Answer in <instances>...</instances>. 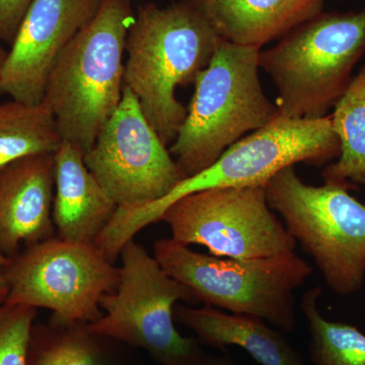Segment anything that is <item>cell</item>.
<instances>
[{"mask_svg":"<svg viewBox=\"0 0 365 365\" xmlns=\"http://www.w3.org/2000/svg\"><path fill=\"white\" fill-rule=\"evenodd\" d=\"M102 0H34L0 74V93L28 105L44 100L60 54L98 13Z\"/></svg>","mask_w":365,"mask_h":365,"instance_id":"obj_12","label":"cell"},{"mask_svg":"<svg viewBox=\"0 0 365 365\" xmlns=\"http://www.w3.org/2000/svg\"><path fill=\"white\" fill-rule=\"evenodd\" d=\"M175 317L211 347L237 346L261 365H307L284 334L256 317L227 314L212 307H175Z\"/></svg>","mask_w":365,"mask_h":365,"instance_id":"obj_16","label":"cell"},{"mask_svg":"<svg viewBox=\"0 0 365 365\" xmlns=\"http://www.w3.org/2000/svg\"><path fill=\"white\" fill-rule=\"evenodd\" d=\"M11 259L0 252V304H4L9 297V287L7 283L6 271Z\"/></svg>","mask_w":365,"mask_h":365,"instance_id":"obj_23","label":"cell"},{"mask_svg":"<svg viewBox=\"0 0 365 365\" xmlns=\"http://www.w3.org/2000/svg\"><path fill=\"white\" fill-rule=\"evenodd\" d=\"M2 42H0V74H1L2 68H4V62H6L7 51L2 47Z\"/></svg>","mask_w":365,"mask_h":365,"instance_id":"obj_25","label":"cell"},{"mask_svg":"<svg viewBox=\"0 0 365 365\" xmlns=\"http://www.w3.org/2000/svg\"><path fill=\"white\" fill-rule=\"evenodd\" d=\"M201 365H237L227 356H213L204 359Z\"/></svg>","mask_w":365,"mask_h":365,"instance_id":"obj_24","label":"cell"},{"mask_svg":"<svg viewBox=\"0 0 365 365\" xmlns=\"http://www.w3.org/2000/svg\"><path fill=\"white\" fill-rule=\"evenodd\" d=\"M321 287L302 295L300 309L309 332V354L316 365H365V335L356 327L331 322L319 309Z\"/></svg>","mask_w":365,"mask_h":365,"instance_id":"obj_19","label":"cell"},{"mask_svg":"<svg viewBox=\"0 0 365 365\" xmlns=\"http://www.w3.org/2000/svg\"><path fill=\"white\" fill-rule=\"evenodd\" d=\"M364 54L365 7L321 13L261 51L259 66L277 88V116L326 117L349 86L353 69Z\"/></svg>","mask_w":365,"mask_h":365,"instance_id":"obj_5","label":"cell"},{"mask_svg":"<svg viewBox=\"0 0 365 365\" xmlns=\"http://www.w3.org/2000/svg\"><path fill=\"white\" fill-rule=\"evenodd\" d=\"M134 19L130 0H102L48 78L43 102L51 109L62 139L85 153L121 102L125 47Z\"/></svg>","mask_w":365,"mask_h":365,"instance_id":"obj_3","label":"cell"},{"mask_svg":"<svg viewBox=\"0 0 365 365\" xmlns=\"http://www.w3.org/2000/svg\"><path fill=\"white\" fill-rule=\"evenodd\" d=\"M269 206L309 256L335 294H356L365 278V204L335 185L313 186L294 165L265 185Z\"/></svg>","mask_w":365,"mask_h":365,"instance_id":"obj_7","label":"cell"},{"mask_svg":"<svg viewBox=\"0 0 365 365\" xmlns=\"http://www.w3.org/2000/svg\"><path fill=\"white\" fill-rule=\"evenodd\" d=\"M37 313L32 307L0 304V365H28Z\"/></svg>","mask_w":365,"mask_h":365,"instance_id":"obj_21","label":"cell"},{"mask_svg":"<svg viewBox=\"0 0 365 365\" xmlns=\"http://www.w3.org/2000/svg\"><path fill=\"white\" fill-rule=\"evenodd\" d=\"M54 155L21 158L0 173V252L11 259L54 237Z\"/></svg>","mask_w":365,"mask_h":365,"instance_id":"obj_13","label":"cell"},{"mask_svg":"<svg viewBox=\"0 0 365 365\" xmlns=\"http://www.w3.org/2000/svg\"><path fill=\"white\" fill-rule=\"evenodd\" d=\"M340 155V143L330 115L319 119L273 121L232 144L213 165L185 178L162 199L140 205L118 207L96 245L112 260L144 227L160 222L170 206L184 197L211 189L265 186L281 170L297 163L323 167Z\"/></svg>","mask_w":365,"mask_h":365,"instance_id":"obj_1","label":"cell"},{"mask_svg":"<svg viewBox=\"0 0 365 365\" xmlns=\"http://www.w3.org/2000/svg\"><path fill=\"white\" fill-rule=\"evenodd\" d=\"M153 257L197 302L260 318L285 334L297 326L294 292L314 272L294 252L239 260L197 253L172 237L155 242Z\"/></svg>","mask_w":365,"mask_h":365,"instance_id":"obj_6","label":"cell"},{"mask_svg":"<svg viewBox=\"0 0 365 365\" xmlns=\"http://www.w3.org/2000/svg\"><path fill=\"white\" fill-rule=\"evenodd\" d=\"M260 52L222 40L199 72L186 119L169 148L184 179L207 169L247 132L277 116L259 78Z\"/></svg>","mask_w":365,"mask_h":365,"instance_id":"obj_4","label":"cell"},{"mask_svg":"<svg viewBox=\"0 0 365 365\" xmlns=\"http://www.w3.org/2000/svg\"><path fill=\"white\" fill-rule=\"evenodd\" d=\"M174 241L222 258L292 253L297 241L269 206L265 186L211 189L184 197L163 213Z\"/></svg>","mask_w":365,"mask_h":365,"instance_id":"obj_10","label":"cell"},{"mask_svg":"<svg viewBox=\"0 0 365 365\" xmlns=\"http://www.w3.org/2000/svg\"><path fill=\"white\" fill-rule=\"evenodd\" d=\"M220 42L195 0L137 9L125 47L124 86L165 145L175 140L188 113L177 88L194 83Z\"/></svg>","mask_w":365,"mask_h":365,"instance_id":"obj_2","label":"cell"},{"mask_svg":"<svg viewBox=\"0 0 365 365\" xmlns=\"http://www.w3.org/2000/svg\"><path fill=\"white\" fill-rule=\"evenodd\" d=\"M54 191L52 217L57 237L95 245L118 205L86 167L85 153L64 140L54 153Z\"/></svg>","mask_w":365,"mask_h":365,"instance_id":"obj_14","label":"cell"},{"mask_svg":"<svg viewBox=\"0 0 365 365\" xmlns=\"http://www.w3.org/2000/svg\"><path fill=\"white\" fill-rule=\"evenodd\" d=\"M86 325H34L28 365H104Z\"/></svg>","mask_w":365,"mask_h":365,"instance_id":"obj_20","label":"cell"},{"mask_svg":"<svg viewBox=\"0 0 365 365\" xmlns=\"http://www.w3.org/2000/svg\"><path fill=\"white\" fill-rule=\"evenodd\" d=\"M34 0H0V42L13 44Z\"/></svg>","mask_w":365,"mask_h":365,"instance_id":"obj_22","label":"cell"},{"mask_svg":"<svg viewBox=\"0 0 365 365\" xmlns=\"http://www.w3.org/2000/svg\"><path fill=\"white\" fill-rule=\"evenodd\" d=\"M58 125L45 102L0 104V173L21 158L54 155L62 143Z\"/></svg>","mask_w":365,"mask_h":365,"instance_id":"obj_18","label":"cell"},{"mask_svg":"<svg viewBox=\"0 0 365 365\" xmlns=\"http://www.w3.org/2000/svg\"><path fill=\"white\" fill-rule=\"evenodd\" d=\"M6 304L49 309L53 325H88L102 317L101 300L114 292L120 269L95 245L51 237L26 247L6 271Z\"/></svg>","mask_w":365,"mask_h":365,"instance_id":"obj_9","label":"cell"},{"mask_svg":"<svg viewBox=\"0 0 365 365\" xmlns=\"http://www.w3.org/2000/svg\"><path fill=\"white\" fill-rule=\"evenodd\" d=\"M85 163L118 207L162 199L184 179L169 148L125 86L121 102L85 153Z\"/></svg>","mask_w":365,"mask_h":365,"instance_id":"obj_11","label":"cell"},{"mask_svg":"<svg viewBox=\"0 0 365 365\" xmlns=\"http://www.w3.org/2000/svg\"><path fill=\"white\" fill-rule=\"evenodd\" d=\"M220 39L262 48L322 13L324 0H195Z\"/></svg>","mask_w":365,"mask_h":365,"instance_id":"obj_15","label":"cell"},{"mask_svg":"<svg viewBox=\"0 0 365 365\" xmlns=\"http://www.w3.org/2000/svg\"><path fill=\"white\" fill-rule=\"evenodd\" d=\"M330 118L340 155L322 172L324 182L359 191L365 187V66L353 76Z\"/></svg>","mask_w":365,"mask_h":365,"instance_id":"obj_17","label":"cell"},{"mask_svg":"<svg viewBox=\"0 0 365 365\" xmlns=\"http://www.w3.org/2000/svg\"><path fill=\"white\" fill-rule=\"evenodd\" d=\"M116 289L101 300L104 311L86 325L98 338L143 348L162 365H201L205 355L174 323L175 304H198L188 287L170 277L141 245L131 240L120 254Z\"/></svg>","mask_w":365,"mask_h":365,"instance_id":"obj_8","label":"cell"}]
</instances>
